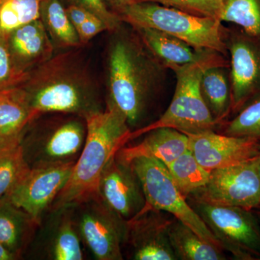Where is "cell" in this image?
<instances>
[{
    "label": "cell",
    "instance_id": "cell-24",
    "mask_svg": "<svg viewBox=\"0 0 260 260\" xmlns=\"http://www.w3.org/2000/svg\"><path fill=\"white\" fill-rule=\"evenodd\" d=\"M40 19L54 47L75 48L81 46L76 29L70 22L66 8L61 0H43Z\"/></svg>",
    "mask_w": 260,
    "mask_h": 260
},
{
    "label": "cell",
    "instance_id": "cell-3",
    "mask_svg": "<svg viewBox=\"0 0 260 260\" xmlns=\"http://www.w3.org/2000/svg\"><path fill=\"white\" fill-rule=\"evenodd\" d=\"M84 119L87 133L83 150L49 211L73 208L99 196L104 169L129 140L132 129L124 116L109 104L105 110L90 113Z\"/></svg>",
    "mask_w": 260,
    "mask_h": 260
},
{
    "label": "cell",
    "instance_id": "cell-22",
    "mask_svg": "<svg viewBox=\"0 0 260 260\" xmlns=\"http://www.w3.org/2000/svg\"><path fill=\"white\" fill-rule=\"evenodd\" d=\"M169 241L177 259L224 260L223 249L204 240L191 228L174 218L169 230Z\"/></svg>",
    "mask_w": 260,
    "mask_h": 260
},
{
    "label": "cell",
    "instance_id": "cell-39",
    "mask_svg": "<svg viewBox=\"0 0 260 260\" xmlns=\"http://www.w3.org/2000/svg\"><path fill=\"white\" fill-rule=\"evenodd\" d=\"M13 147H14V146H13ZM5 149H7V148H5L4 145H3V143H2V142L0 141V152H1L2 150H5Z\"/></svg>",
    "mask_w": 260,
    "mask_h": 260
},
{
    "label": "cell",
    "instance_id": "cell-7",
    "mask_svg": "<svg viewBox=\"0 0 260 260\" xmlns=\"http://www.w3.org/2000/svg\"><path fill=\"white\" fill-rule=\"evenodd\" d=\"M86 123L81 116L50 121L25 129L20 145L30 169L75 162L86 138Z\"/></svg>",
    "mask_w": 260,
    "mask_h": 260
},
{
    "label": "cell",
    "instance_id": "cell-32",
    "mask_svg": "<svg viewBox=\"0 0 260 260\" xmlns=\"http://www.w3.org/2000/svg\"><path fill=\"white\" fill-rule=\"evenodd\" d=\"M70 4L83 7L95 15L107 25L109 31L117 30L120 26L121 21L118 15L109 9L104 0H68Z\"/></svg>",
    "mask_w": 260,
    "mask_h": 260
},
{
    "label": "cell",
    "instance_id": "cell-33",
    "mask_svg": "<svg viewBox=\"0 0 260 260\" xmlns=\"http://www.w3.org/2000/svg\"><path fill=\"white\" fill-rule=\"evenodd\" d=\"M80 44H86L93 38L105 30H109L107 25L95 15H92L76 29Z\"/></svg>",
    "mask_w": 260,
    "mask_h": 260
},
{
    "label": "cell",
    "instance_id": "cell-29",
    "mask_svg": "<svg viewBox=\"0 0 260 260\" xmlns=\"http://www.w3.org/2000/svg\"><path fill=\"white\" fill-rule=\"evenodd\" d=\"M29 169L20 144L0 152V200L9 194Z\"/></svg>",
    "mask_w": 260,
    "mask_h": 260
},
{
    "label": "cell",
    "instance_id": "cell-37",
    "mask_svg": "<svg viewBox=\"0 0 260 260\" xmlns=\"http://www.w3.org/2000/svg\"><path fill=\"white\" fill-rule=\"evenodd\" d=\"M253 164H254V167H255L256 172H257L258 175L260 178V147L259 149V151H258L257 155H256L255 158L253 159L252 160Z\"/></svg>",
    "mask_w": 260,
    "mask_h": 260
},
{
    "label": "cell",
    "instance_id": "cell-10",
    "mask_svg": "<svg viewBox=\"0 0 260 260\" xmlns=\"http://www.w3.org/2000/svg\"><path fill=\"white\" fill-rule=\"evenodd\" d=\"M189 197L212 204L255 210L260 205V178L251 160L215 169L205 186Z\"/></svg>",
    "mask_w": 260,
    "mask_h": 260
},
{
    "label": "cell",
    "instance_id": "cell-6",
    "mask_svg": "<svg viewBox=\"0 0 260 260\" xmlns=\"http://www.w3.org/2000/svg\"><path fill=\"white\" fill-rule=\"evenodd\" d=\"M223 250L238 260H260V223L254 210L186 198Z\"/></svg>",
    "mask_w": 260,
    "mask_h": 260
},
{
    "label": "cell",
    "instance_id": "cell-1",
    "mask_svg": "<svg viewBox=\"0 0 260 260\" xmlns=\"http://www.w3.org/2000/svg\"><path fill=\"white\" fill-rule=\"evenodd\" d=\"M19 88L32 121L46 113L73 114L85 118L102 110L97 89L75 53L53 56L32 70Z\"/></svg>",
    "mask_w": 260,
    "mask_h": 260
},
{
    "label": "cell",
    "instance_id": "cell-30",
    "mask_svg": "<svg viewBox=\"0 0 260 260\" xmlns=\"http://www.w3.org/2000/svg\"><path fill=\"white\" fill-rule=\"evenodd\" d=\"M135 3H157L198 16L219 20L223 10V0H135Z\"/></svg>",
    "mask_w": 260,
    "mask_h": 260
},
{
    "label": "cell",
    "instance_id": "cell-23",
    "mask_svg": "<svg viewBox=\"0 0 260 260\" xmlns=\"http://www.w3.org/2000/svg\"><path fill=\"white\" fill-rule=\"evenodd\" d=\"M227 67L213 66L205 70L200 90L214 120L220 124L232 112V97Z\"/></svg>",
    "mask_w": 260,
    "mask_h": 260
},
{
    "label": "cell",
    "instance_id": "cell-8",
    "mask_svg": "<svg viewBox=\"0 0 260 260\" xmlns=\"http://www.w3.org/2000/svg\"><path fill=\"white\" fill-rule=\"evenodd\" d=\"M129 164L143 187L146 201L143 209L152 208L171 214L191 228L204 240L223 249L185 197L177 189L164 164L145 158H135Z\"/></svg>",
    "mask_w": 260,
    "mask_h": 260
},
{
    "label": "cell",
    "instance_id": "cell-31",
    "mask_svg": "<svg viewBox=\"0 0 260 260\" xmlns=\"http://www.w3.org/2000/svg\"><path fill=\"white\" fill-rule=\"evenodd\" d=\"M17 69L8 48L7 34L0 32V91L18 88L28 79Z\"/></svg>",
    "mask_w": 260,
    "mask_h": 260
},
{
    "label": "cell",
    "instance_id": "cell-28",
    "mask_svg": "<svg viewBox=\"0 0 260 260\" xmlns=\"http://www.w3.org/2000/svg\"><path fill=\"white\" fill-rule=\"evenodd\" d=\"M236 114L234 119L224 123L220 133L260 140V92L249 99Z\"/></svg>",
    "mask_w": 260,
    "mask_h": 260
},
{
    "label": "cell",
    "instance_id": "cell-19",
    "mask_svg": "<svg viewBox=\"0 0 260 260\" xmlns=\"http://www.w3.org/2000/svg\"><path fill=\"white\" fill-rule=\"evenodd\" d=\"M147 49L167 69L174 65L197 62L215 51L198 49L172 35L150 28H133Z\"/></svg>",
    "mask_w": 260,
    "mask_h": 260
},
{
    "label": "cell",
    "instance_id": "cell-25",
    "mask_svg": "<svg viewBox=\"0 0 260 260\" xmlns=\"http://www.w3.org/2000/svg\"><path fill=\"white\" fill-rule=\"evenodd\" d=\"M167 168L174 184L186 198L203 188L209 180L210 172L200 165L189 149Z\"/></svg>",
    "mask_w": 260,
    "mask_h": 260
},
{
    "label": "cell",
    "instance_id": "cell-2",
    "mask_svg": "<svg viewBox=\"0 0 260 260\" xmlns=\"http://www.w3.org/2000/svg\"><path fill=\"white\" fill-rule=\"evenodd\" d=\"M108 104L116 109L130 129L139 125L162 82L164 66L140 38L120 35L109 52Z\"/></svg>",
    "mask_w": 260,
    "mask_h": 260
},
{
    "label": "cell",
    "instance_id": "cell-15",
    "mask_svg": "<svg viewBox=\"0 0 260 260\" xmlns=\"http://www.w3.org/2000/svg\"><path fill=\"white\" fill-rule=\"evenodd\" d=\"M160 210L143 209L127 223L126 242L135 260H177L169 241V230L174 219Z\"/></svg>",
    "mask_w": 260,
    "mask_h": 260
},
{
    "label": "cell",
    "instance_id": "cell-4",
    "mask_svg": "<svg viewBox=\"0 0 260 260\" xmlns=\"http://www.w3.org/2000/svg\"><path fill=\"white\" fill-rule=\"evenodd\" d=\"M213 66L229 68V63L225 56L214 51L197 62L171 67L169 69L175 73L177 85L170 105L158 120L132 131L129 140L160 127L172 128L186 135L215 130L218 124L214 120L200 90L203 73Z\"/></svg>",
    "mask_w": 260,
    "mask_h": 260
},
{
    "label": "cell",
    "instance_id": "cell-11",
    "mask_svg": "<svg viewBox=\"0 0 260 260\" xmlns=\"http://www.w3.org/2000/svg\"><path fill=\"white\" fill-rule=\"evenodd\" d=\"M75 164L29 169L5 198L40 225L44 214L68 182Z\"/></svg>",
    "mask_w": 260,
    "mask_h": 260
},
{
    "label": "cell",
    "instance_id": "cell-17",
    "mask_svg": "<svg viewBox=\"0 0 260 260\" xmlns=\"http://www.w3.org/2000/svg\"><path fill=\"white\" fill-rule=\"evenodd\" d=\"M52 218L44 228L43 254L51 260H82V239L73 208L51 212Z\"/></svg>",
    "mask_w": 260,
    "mask_h": 260
},
{
    "label": "cell",
    "instance_id": "cell-34",
    "mask_svg": "<svg viewBox=\"0 0 260 260\" xmlns=\"http://www.w3.org/2000/svg\"><path fill=\"white\" fill-rule=\"evenodd\" d=\"M67 14L68 15L70 22L75 29L78 28L87 19L94 15L88 10L75 4H70L66 8Z\"/></svg>",
    "mask_w": 260,
    "mask_h": 260
},
{
    "label": "cell",
    "instance_id": "cell-26",
    "mask_svg": "<svg viewBox=\"0 0 260 260\" xmlns=\"http://www.w3.org/2000/svg\"><path fill=\"white\" fill-rule=\"evenodd\" d=\"M220 20L235 24L260 41V0H223Z\"/></svg>",
    "mask_w": 260,
    "mask_h": 260
},
{
    "label": "cell",
    "instance_id": "cell-5",
    "mask_svg": "<svg viewBox=\"0 0 260 260\" xmlns=\"http://www.w3.org/2000/svg\"><path fill=\"white\" fill-rule=\"evenodd\" d=\"M133 28L156 29L198 49L227 56L226 31L218 19L200 17L153 3H135L115 12Z\"/></svg>",
    "mask_w": 260,
    "mask_h": 260
},
{
    "label": "cell",
    "instance_id": "cell-21",
    "mask_svg": "<svg viewBox=\"0 0 260 260\" xmlns=\"http://www.w3.org/2000/svg\"><path fill=\"white\" fill-rule=\"evenodd\" d=\"M32 121L21 89L0 91V141L5 148L20 144L24 132Z\"/></svg>",
    "mask_w": 260,
    "mask_h": 260
},
{
    "label": "cell",
    "instance_id": "cell-27",
    "mask_svg": "<svg viewBox=\"0 0 260 260\" xmlns=\"http://www.w3.org/2000/svg\"><path fill=\"white\" fill-rule=\"evenodd\" d=\"M43 0H0V32L14 29L40 18Z\"/></svg>",
    "mask_w": 260,
    "mask_h": 260
},
{
    "label": "cell",
    "instance_id": "cell-13",
    "mask_svg": "<svg viewBox=\"0 0 260 260\" xmlns=\"http://www.w3.org/2000/svg\"><path fill=\"white\" fill-rule=\"evenodd\" d=\"M99 194L113 212L126 222L141 213L146 203L141 183L131 164L121 161L116 155L103 172Z\"/></svg>",
    "mask_w": 260,
    "mask_h": 260
},
{
    "label": "cell",
    "instance_id": "cell-20",
    "mask_svg": "<svg viewBox=\"0 0 260 260\" xmlns=\"http://www.w3.org/2000/svg\"><path fill=\"white\" fill-rule=\"evenodd\" d=\"M39 224L8 198L0 200V242L17 259L21 256Z\"/></svg>",
    "mask_w": 260,
    "mask_h": 260
},
{
    "label": "cell",
    "instance_id": "cell-12",
    "mask_svg": "<svg viewBox=\"0 0 260 260\" xmlns=\"http://www.w3.org/2000/svg\"><path fill=\"white\" fill-rule=\"evenodd\" d=\"M225 43L231 57L232 112L236 114L260 92V41L241 29L226 31Z\"/></svg>",
    "mask_w": 260,
    "mask_h": 260
},
{
    "label": "cell",
    "instance_id": "cell-40",
    "mask_svg": "<svg viewBox=\"0 0 260 260\" xmlns=\"http://www.w3.org/2000/svg\"><path fill=\"white\" fill-rule=\"evenodd\" d=\"M256 210H260V205H259V208H258L257 209H256Z\"/></svg>",
    "mask_w": 260,
    "mask_h": 260
},
{
    "label": "cell",
    "instance_id": "cell-16",
    "mask_svg": "<svg viewBox=\"0 0 260 260\" xmlns=\"http://www.w3.org/2000/svg\"><path fill=\"white\" fill-rule=\"evenodd\" d=\"M7 37L13 62L24 74L53 57L54 46L40 18L14 29Z\"/></svg>",
    "mask_w": 260,
    "mask_h": 260
},
{
    "label": "cell",
    "instance_id": "cell-18",
    "mask_svg": "<svg viewBox=\"0 0 260 260\" xmlns=\"http://www.w3.org/2000/svg\"><path fill=\"white\" fill-rule=\"evenodd\" d=\"M146 134L147 136L138 144L123 146L116 154V158L126 164H129L135 158L154 159L167 167L189 150V137L177 129L160 127Z\"/></svg>",
    "mask_w": 260,
    "mask_h": 260
},
{
    "label": "cell",
    "instance_id": "cell-9",
    "mask_svg": "<svg viewBox=\"0 0 260 260\" xmlns=\"http://www.w3.org/2000/svg\"><path fill=\"white\" fill-rule=\"evenodd\" d=\"M75 207L78 208L74 217L80 237L95 259H122L126 221L113 212L99 195Z\"/></svg>",
    "mask_w": 260,
    "mask_h": 260
},
{
    "label": "cell",
    "instance_id": "cell-14",
    "mask_svg": "<svg viewBox=\"0 0 260 260\" xmlns=\"http://www.w3.org/2000/svg\"><path fill=\"white\" fill-rule=\"evenodd\" d=\"M188 137L189 150L200 165L209 172L251 161L260 147L259 140L229 136L215 130Z\"/></svg>",
    "mask_w": 260,
    "mask_h": 260
},
{
    "label": "cell",
    "instance_id": "cell-35",
    "mask_svg": "<svg viewBox=\"0 0 260 260\" xmlns=\"http://www.w3.org/2000/svg\"><path fill=\"white\" fill-rule=\"evenodd\" d=\"M107 1L112 7V10L114 13L117 10L135 3V0H107Z\"/></svg>",
    "mask_w": 260,
    "mask_h": 260
},
{
    "label": "cell",
    "instance_id": "cell-38",
    "mask_svg": "<svg viewBox=\"0 0 260 260\" xmlns=\"http://www.w3.org/2000/svg\"><path fill=\"white\" fill-rule=\"evenodd\" d=\"M255 213L256 215V216H257L258 219H259V221L260 223V210H255Z\"/></svg>",
    "mask_w": 260,
    "mask_h": 260
},
{
    "label": "cell",
    "instance_id": "cell-36",
    "mask_svg": "<svg viewBox=\"0 0 260 260\" xmlns=\"http://www.w3.org/2000/svg\"><path fill=\"white\" fill-rule=\"evenodd\" d=\"M17 259L16 256L10 252L1 242H0V260Z\"/></svg>",
    "mask_w": 260,
    "mask_h": 260
}]
</instances>
